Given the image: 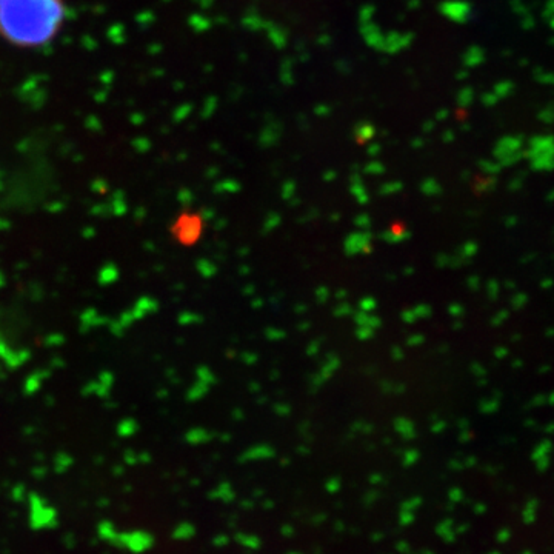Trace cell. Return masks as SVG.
I'll return each instance as SVG.
<instances>
[{
  "label": "cell",
  "instance_id": "6da1fadb",
  "mask_svg": "<svg viewBox=\"0 0 554 554\" xmlns=\"http://www.w3.org/2000/svg\"><path fill=\"white\" fill-rule=\"evenodd\" d=\"M59 23V0H0V30L17 44H42Z\"/></svg>",
  "mask_w": 554,
  "mask_h": 554
}]
</instances>
